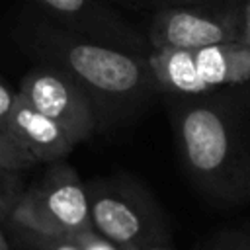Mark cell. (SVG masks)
I'll list each match as a JSON object with an SVG mask.
<instances>
[{"instance_id":"obj_4","label":"cell","mask_w":250,"mask_h":250,"mask_svg":"<svg viewBox=\"0 0 250 250\" xmlns=\"http://www.w3.org/2000/svg\"><path fill=\"white\" fill-rule=\"evenodd\" d=\"M148 64L158 92L170 98L250 92V47L240 43L191 51H152Z\"/></svg>"},{"instance_id":"obj_6","label":"cell","mask_w":250,"mask_h":250,"mask_svg":"<svg viewBox=\"0 0 250 250\" xmlns=\"http://www.w3.org/2000/svg\"><path fill=\"white\" fill-rule=\"evenodd\" d=\"M240 0H205L152 14L146 39L152 51H191L238 43Z\"/></svg>"},{"instance_id":"obj_16","label":"cell","mask_w":250,"mask_h":250,"mask_svg":"<svg viewBox=\"0 0 250 250\" xmlns=\"http://www.w3.org/2000/svg\"><path fill=\"white\" fill-rule=\"evenodd\" d=\"M238 43L250 47V0H240V33Z\"/></svg>"},{"instance_id":"obj_18","label":"cell","mask_w":250,"mask_h":250,"mask_svg":"<svg viewBox=\"0 0 250 250\" xmlns=\"http://www.w3.org/2000/svg\"><path fill=\"white\" fill-rule=\"evenodd\" d=\"M146 250H176V248L172 246V242H168V244H156V246H150V248H146Z\"/></svg>"},{"instance_id":"obj_14","label":"cell","mask_w":250,"mask_h":250,"mask_svg":"<svg viewBox=\"0 0 250 250\" xmlns=\"http://www.w3.org/2000/svg\"><path fill=\"white\" fill-rule=\"evenodd\" d=\"M72 238L80 244L82 250H121L113 242H109L105 236H102L100 232H96L94 229H86L82 232H76Z\"/></svg>"},{"instance_id":"obj_8","label":"cell","mask_w":250,"mask_h":250,"mask_svg":"<svg viewBox=\"0 0 250 250\" xmlns=\"http://www.w3.org/2000/svg\"><path fill=\"white\" fill-rule=\"evenodd\" d=\"M18 96L59 123L78 145L98 133L96 111L86 92L61 68L39 62L20 80Z\"/></svg>"},{"instance_id":"obj_1","label":"cell","mask_w":250,"mask_h":250,"mask_svg":"<svg viewBox=\"0 0 250 250\" xmlns=\"http://www.w3.org/2000/svg\"><path fill=\"white\" fill-rule=\"evenodd\" d=\"M170 119L184 170L211 203H250V92L172 98Z\"/></svg>"},{"instance_id":"obj_9","label":"cell","mask_w":250,"mask_h":250,"mask_svg":"<svg viewBox=\"0 0 250 250\" xmlns=\"http://www.w3.org/2000/svg\"><path fill=\"white\" fill-rule=\"evenodd\" d=\"M2 127L37 164L59 162L76 146V143L59 123L33 109L20 96Z\"/></svg>"},{"instance_id":"obj_11","label":"cell","mask_w":250,"mask_h":250,"mask_svg":"<svg viewBox=\"0 0 250 250\" xmlns=\"http://www.w3.org/2000/svg\"><path fill=\"white\" fill-rule=\"evenodd\" d=\"M25 188L20 172L0 170V223L12 221V215L23 195Z\"/></svg>"},{"instance_id":"obj_13","label":"cell","mask_w":250,"mask_h":250,"mask_svg":"<svg viewBox=\"0 0 250 250\" xmlns=\"http://www.w3.org/2000/svg\"><path fill=\"white\" fill-rule=\"evenodd\" d=\"M37 164L0 125V170H14L21 172Z\"/></svg>"},{"instance_id":"obj_12","label":"cell","mask_w":250,"mask_h":250,"mask_svg":"<svg viewBox=\"0 0 250 250\" xmlns=\"http://www.w3.org/2000/svg\"><path fill=\"white\" fill-rule=\"evenodd\" d=\"M16 234L21 242H25L33 250H82L80 244L72 236H57V234H43L27 229L14 227Z\"/></svg>"},{"instance_id":"obj_10","label":"cell","mask_w":250,"mask_h":250,"mask_svg":"<svg viewBox=\"0 0 250 250\" xmlns=\"http://www.w3.org/2000/svg\"><path fill=\"white\" fill-rule=\"evenodd\" d=\"M199 250H250V225L221 229L205 238Z\"/></svg>"},{"instance_id":"obj_7","label":"cell","mask_w":250,"mask_h":250,"mask_svg":"<svg viewBox=\"0 0 250 250\" xmlns=\"http://www.w3.org/2000/svg\"><path fill=\"white\" fill-rule=\"evenodd\" d=\"M49 23L78 37L148 57L152 47L135 21L109 0H29Z\"/></svg>"},{"instance_id":"obj_2","label":"cell","mask_w":250,"mask_h":250,"mask_svg":"<svg viewBox=\"0 0 250 250\" xmlns=\"http://www.w3.org/2000/svg\"><path fill=\"white\" fill-rule=\"evenodd\" d=\"M20 39L39 62L61 68L86 92L98 133L131 123L160 94L148 57L78 37L41 16L20 23Z\"/></svg>"},{"instance_id":"obj_17","label":"cell","mask_w":250,"mask_h":250,"mask_svg":"<svg viewBox=\"0 0 250 250\" xmlns=\"http://www.w3.org/2000/svg\"><path fill=\"white\" fill-rule=\"evenodd\" d=\"M0 250H12V248H10V242H8V238H6V234L2 232V229H0Z\"/></svg>"},{"instance_id":"obj_15","label":"cell","mask_w":250,"mask_h":250,"mask_svg":"<svg viewBox=\"0 0 250 250\" xmlns=\"http://www.w3.org/2000/svg\"><path fill=\"white\" fill-rule=\"evenodd\" d=\"M18 102V90H12L2 78H0V125L4 123V119L10 115V111L14 109Z\"/></svg>"},{"instance_id":"obj_3","label":"cell","mask_w":250,"mask_h":250,"mask_svg":"<svg viewBox=\"0 0 250 250\" xmlns=\"http://www.w3.org/2000/svg\"><path fill=\"white\" fill-rule=\"evenodd\" d=\"M92 229L121 250L172 242L170 223L150 189L129 174L86 182Z\"/></svg>"},{"instance_id":"obj_5","label":"cell","mask_w":250,"mask_h":250,"mask_svg":"<svg viewBox=\"0 0 250 250\" xmlns=\"http://www.w3.org/2000/svg\"><path fill=\"white\" fill-rule=\"evenodd\" d=\"M10 223L57 236L92 229L86 182L66 162H53L45 176L23 191Z\"/></svg>"}]
</instances>
